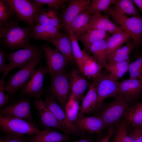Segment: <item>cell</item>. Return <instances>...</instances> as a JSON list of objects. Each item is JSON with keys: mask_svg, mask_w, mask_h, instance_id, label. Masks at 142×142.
<instances>
[{"mask_svg": "<svg viewBox=\"0 0 142 142\" xmlns=\"http://www.w3.org/2000/svg\"><path fill=\"white\" fill-rule=\"evenodd\" d=\"M19 21L11 20L5 27L0 28V37L3 45L9 49H21L31 44L32 37L33 28L22 27L18 24Z\"/></svg>", "mask_w": 142, "mask_h": 142, "instance_id": "6da1fadb", "label": "cell"}, {"mask_svg": "<svg viewBox=\"0 0 142 142\" xmlns=\"http://www.w3.org/2000/svg\"><path fill=\"white\" fill-rule=\"evenodd\" d=\"M41 48L35 45L20 49L6 54V58L9 61L5 72L3 73L4 78L13 69H21L27 66L35 59L43 55Z\"/></svg>", "mask_w": 142, "mask_h": 142, "instance_id": "7a4b0ae2", "label": "cell"}, {"mask_svg": "<svg viewBox=\"0 0 142 142\" xmlns=\"http://www.w3.org/2000/svg\"><path fill=\"white\" fill-rule=\"evenodd\" d=\"M114 98L97 116L102 119L106 127L117 123L124 116L128 108L129 103L122 94L119 93Z\"/></svg>", "mask_w": 142, "mask_h": 142, "instance_id": "3957f363", "label": "cell"}, {"mask_svg": "<svg viewBox=\"0 0 142 142\" xmlns=\"http://www.w3.org/2000/svg\"><path fill=\"white\" fill-rule=\"evenodd\" d=\"M105 12L106 14L111 16L120 25V27L130 36L135 47L138 46L142 40V17H128L116 13L111 7Z\"/></svg>", "mask_w": 142, "mask_h": 142, "instance_id": "277c9868", "label": "cell"}, {"mask_svg": "<svg viewBox=\"0 0 142 142\" xmlns=\"http://www.w3.org/2000/svg\"><path fill=\"white\" fill-rule=\"evenodd\" d=\"M43 55L35 59L27 66L11 75L5 85V90L11 98L26 85L36 70L35 68L42 60Z\"/></svg>", "mask_w": 142, "mask_h": 142, "instance_id": "5b68a950", "label": "cell"}, {"mask_svg": "<svg viewBox=\"0 0 142 142\" xmlns=\"http://www.w3.org/2000/svg\"><path fill=\"white\" fill-rule=\"evenodd\" d=\"M49 87L46 89L59 103L65 111V105L71 94V89L68 76L64 70L51 78Z\"/></svg>", "mask_w": 142, "mask_h": 142, "instance_id": "8992f818", "label": "cell"}, {"mask_svg": "<svg viewBox=\"0 0 142 142\" xmlns=\"http://www.w3.org/2000/svg\"><path fill=\"white\" fill-rule=\"evenodd\" d=\"M0 126L5 133H13L32 135L42 132L33 123L25 120L0 115Z\"/></svg>", "mask_w": 142, "mask_h": 142, "instance_id": "52a82bcc", "label": "cell"}, {"mask_svg": "<svg viewBox=\"0 0 142 142\" xmlns=\"http://www.w3.org/2000/svg\"><path fill=\"white\" fill-rule=\"evenodd\" d=\"M13 9L19 21L29 27L33 28L36 16L42 6H39L33 1L29 0H6Z\"/></svg>", "mask_w": 142, "mask_h": 142, "instance_id": "ba28073f", "label": "cell"}, {"mask_svg": "<svg viewBox=\"0 0 142 142\" xmlns=\"http://www.w3.org/2000/svg\"><path fill=\"white\" fill-rule=\"evenodd\" d=\"M48 74L46 67L42 64L36 69L33 75L26 85L21 90L19 98L26 95L29 98L34 97L41 99L46 89L43 88V82L46 74Z\"/></svg>", "mask_w": 142, "mask_h": 142, "instance_id": "9c48e42d", "label": "cell"}, {"mask_svg": "<svg viewBox=\"0 0 142 142\" xmlns=\"http://www.w3.org/2000/svg\"><path fill=\"white\" fill-rule=\"evenodd\" d=\"M93 79L100 103L103 104L104 100L109 98L115 97L119 93L120 82L112 79L108 74L101 72Z\"/></svg>", "mask_w": 142, "mask_h": 142, "instance_id": "30bf717a", "label": "cell"}, {"mask_svg": "<svg viewBox=\"0 0 142 142\" xmlns=\"http://www.w3.org/2000/svg\"><path fill=\"white\" fill-rule=\"evenodd\" d=\"M0 115L21 118L35 123L32 119L31 102L28 98H19L1 108Z\"/></svg>", "mask_w": 142, "mask_h": 142, "instance_id": "8fae6325", "label": "cell"}, {"mask_svg": "<svg viewBox=\"0 0 142 142\" xmlns=\"http://www.w3.org/2000/svg\"><path fill=\"white\" fill-rule=\"evenodd\" d=\"M41 48L46 58L45 67L50 78L64 70L69 62L63 55L56 49L51 48L47 43L43 44Z\"/></svg>", "mask_w": 142, "mask_h": 142, "instance_id": "7c38bea8", "label": "cell"}, {"mask_svg": "<svg viewBox=\"0 0 142 142\" xmlns=\"http://www.w3.org/2000/svg\"><path fill=\"white\" fill-rule=\"evenodd\" d=\"M33 106L37 110L39 122L44 129L53 128L61 131L66 134H70L62 126L54 114L47 107L44 100L35 98Z\"/></svg>", "mask_w": 142, "mask_h": 142, "instance_id": "4fadbf2b", "label": "cell"}, {"mask_svg": "<svg viewBox=\"0 0 142 142\" xmlns=\"http://www.w3.org/2000/svg\"><path fill=\"white\" fill-rule=\"evenodd\" d=\"M45 103L48 108L54 114L62 126L70 134H77L81 132L68 120L65 111L50 94L43 95Z\"/></svg>", "mask_w": 142, "mask_h": 142, "instance_id": "5bb4252c", "label": "cell"}, {"mask_svg": "<svg viewBox=\"0 0 142 142\" xmlns=\"http://www.w3.org/2000/svg\"><path fill=\"white\" fill-rule=\"evenodd\" d=\"M90 0H71L60 13L61 24L60 29L65 30L71 21L91 3Z\"/></svg>", "mask_w": 142, "mask_h": 142, "instance_id": "9a60e30c", "label": "cell"}, {"mask_svg": "<svg viewBox=\"0 0 142 142\" xmlns=\"http://www.w3.org/2000/svg\"><path fill=\"white\" fill-rule=\"evenodd\" d=\"M73 124L82 132V135L85 132L100 134L106 127L104 122L99 117L85 116L79 113Z\"/></svg>", "mask_w": 142, "mask_h": 142, "instance_id": "2e32d148", "label": "cell"}, {"mask_svg": "<svg viewBox=\"0 0 142 142\" xmlns=\"http://www.w3.org/2000/svg\"><path fill=\"white\" fill-rule=\"evenodd\" d=\"M82 101L79 113L83 115L90 114L103 106L104 104L100 103L98 100L95 83L94 80Z\"/></svg>", "mask_w": 142, "mask_h": 142, "instance_id": "e0dca14e", "label": "cell"}, {"mask_svg": "<svg viewBox=\"0 0 142 142\" xmlns=\"http://www.w3.org/2000/svg\"><path fill=\"white\" fill-rule=\"evenodd\" d=\"M69 79L71 93L79 101H82L85 91L89 86L88 82L79 70L76 69L71 71Z\"/></svg>", "mask_w": 142, "mask_h": 142, "instance_id": "ac0fdd59", "label": "cell"}, {"mask_svg": "<svg viewBox=\"0 0 142 142\" xmlns=\"http://www.w3.org/2000/svg\"><path fill=\"white\" fill-rule=\"evenodd\" d=\"M91 16L87 30L100 29L112 34L124 31L112 22L107 14L103 15L99 12Z\"/></svg>", "mask_w": 142, "mask_h": 142, "instance_id": "d6986e66", "label": "cell"}, {"mask_svg": "<svg viewBox=\"0 0 142 142\" xmlns=\"http://www.w3.org/2000/svg\"><path fill=\"white\" fill-rule=\"evenodd\" d=\"M142 92V80L138 79H129L120 82L119 93L129 103L136 99Z\"/></svg>", "mask_w": 142, "mask_h": 142, "instance_id": "ffe728a7", "label": "cell"}, {"mask_svg": "<svg viewBox=\"0 0 142 142\" xmlns=\"http://www.w3.org/2000/svg\"><path fill=\"white\" fill-rule=\"evenodd\" d=\"M91 16L85 10L80 13L69 23L65 30L70 31L78 38L87 31Z\"/></svg>", "mask_w": 142, "mask_h": 142, "instance_id": "44dd1931", "label": "cell"}, {"mask_svg": "<svg viewBox=\"0 0 142 142\" xmlns=\"http://www.w3.org/2000/svg\"><path fill=\"white\" fill-rule=\"evenodd\" d=\"M31 135L28 142H63L70 138L67 134L51 129H45L42 132Z\"/></svg>", "mask_w": 142, "mask_h": 142, "instance_id": "7402d4cb", "label": "cell"}, {"mask_svg": "<svg viewBox=\"0 0 142 142\" xmlns=\"http://www.w3.org/2000/svg\"><path fill=\"white\" fill-rule=\"evenodd\" d=\"M36 24H47L55 26L60 29L61 21L58 12L42 6L35 19Z\"/></svg>", "mask_w": 142, "mask_h": 142, "instance_id": "603a6c76", "label": "cell"}, {"mask_svg": "<svg viewBox=\"0 0 142 142\" xmlns=\"http://www.w3.org/2000/svg\"><path fill=\"white\" fill-rule=\"evenodd\" d=\"M49 42L53 44L55 49L63 55L68 62H75L72 50L71 42L68 34H61Z\"/></svg>", "mask_w": 142, "mask_h": 142, "instance_id": "cb8c5ba5", "label": "cell"}, {"mask_svg": "<svg viewBox=\"0 0 142 142\" xmlns=\"http://www.w3.org/2000/svg\"><path fill=\"white\" fill-rule=\"evenodd\" d=\"M57 27L47 24H35L32 29V38L36 40H43L49 42L61 33Z\"/></svg>", "mask_w": 142, "mask_h": 142, "instance_id": "d4e9b609", "label": "cell"}, {"mask_svg": "<svg viewBox=\"0 0 142 142\" xmlns=\"http://www.w3.org/2000/svg\"><path fill=\"white\" fill-rule=\"evenodd\" d=\"M110 36L108 32L98 29L87 30L86 32L78 38L84 47V51L87 50L92 44L97 42L108 39Z\"/></svg>", "mask_w": 142, "mask_h": 142, "instance_id": "484cf974", "label": "cell"}, {"mask_svg": "<svg viewBox=\"0 0 142 142\" xmlns=\"http://www.w3.org/2000/svg\"><path fill=\"white\" fill-rule=\"evenodd\" d=\"M135 47L133 42L128 41L124 46L106 55L107 63L130 60L131 53Z\"/></svg>", "mask_w": 142, "mask_h": 142, "instance_id": "4316f807", "label": "cell"}, {"mask_svg": "<svg viewBox=\"0 0 142 142\" xmlns=\"http://www.w3.org/2000/svg\"><path fill=\"white\" fill-rule=\"evenodd\" d=\"M103 69L93 56L85 51V56L81 72L86 78L94 79L99 74Z\"/></svg>", "mask_w": 142, "mask_h": 142, "instance_id": "83f0119b", "label": "cell"}, {"mask_svg": "<svg viewBox=\"0 0 142 142\" xmlns=\"http://www.w3.org/2000/svg\"><path fill=\"white\" fill-rule=\"evenodd\" d=\"M107 39L97 42L89 47L88 51L93 55L102 68L107 65L105 52L108 47Z\"/></svg>", "mask_w": 142, "mask_h": 142, "instance_id": "f1b7e54d", "label": "cell"}, {"mask_svg": "<svg viewBox=\"0 0 142 142\" xmlns=\"http://www.w3.org/2000/svg\"><path fill=\"white\" fill-rule=\"evenodd\" d=\"M130 59L127 60L115 62L108 63L105 68L110 77L118 81L122 78L124 75L128 71Z\"/></svg>", "mask_w": 142, "mask_h": 142, "instance_id": "f546056e", "label": "cell"}, {"mask_svg": "<svg viewBox=\"0 0 142 142\" xmlns=\"http://www.w3.org/2000/svg\"><path fill=\"white\" fill-rule=\"evenodd\" d=\"M130 37V36L125 31L112 34L107 39L108 47L105 52V56L122 47Z\"/></svg>", "mask_w": 142, "mask_h": 142, "instance_id": "4dcf8cb0", "label": "cell"}, {"mask_svg": "<svg viewBox=\"0 0 142 142\" xmlns=\"http://www.w3.org/2000/svg\"><path fill=\"white\" fill-rule=\"evenodd\" d=\"M68 32L71 42L72 54L78 69L81 72L85 56V51L81 50L78 44V38L70 31Z\"/></svg>", "mask_w": 142, "mask_h": 142, "instance_id": "1f68e13d", "label": "cell"}, {"mask_svg": "<svg viewBox=\"0 0 142 142\" xmlns=\"http://www.w3.org/2000/svg\"><path fill=\"white\" fill-rule=\"evenodd\" d=\"M134 3L130 0H117L112 8L116 13L123 15L141 17L135 8Z\"/></svg>", "mask_w": 142, "mask_h": 142, "instance_id": "d6a6232c", "label": "cell"}, {"mask_svg": "<svg viewBox=\"0 0 142 142\" xmlns=\"http://www.w3.org/2000/svg\"><path fill=\"white\" fill-rule=\"evenodd\" d=\"M80 101L71 93L65 108V111L69 121L72 123L76 120L79 113Z\"/></svg>", "mask_w": 142, "mask_h": 142, "instance_id": "836d02e7", "label": "cell"}, {"mask_svg": "<svg viewBox=\"0 0 142 142\" xmlns=\"http://www.w3.org/2000/svg\"><path fill=\"white\" fill-rule=\"evenodd\" d=\"M124 116L132 125L135 126L142 125V102L138 103L128 109Z\"/></svg>", "mask_w": 142, "mask_h": 142, "instance_id": "e575fe53", "label": "cell"}, {"mask_svg": "<svg viewBox=\"0 0 142 142\" xmlns=\"http://www.w3.org/2000/svg\"><path fill=\"white\" fill-rule=\"evenodd\" d=\"M117 0H93L85 10L91 16L101 12H106Z\"/></svg>", "mask_w": 142, "mask_h": 142, "instance_id": "d590c367", "label": "cell"}, {"mask_svg": "<svg viewBox=\"0 0 142 142\" xmlns=\"http://www.w3.org/2000/svg\"><path fill=\"white\" fill-rule=\"evenodd\" d=\"M15 14L13 9L6 0H0V28L7 26Z\"/></svg>", "mask_w": 142, "mask_h": 142, "instance_id": "8d00e7d4", "label": "cell"}, {"mask_svg": "<svg viewBox=\"0 0 142 142\" xmlns=\"http://www.w3.org/2000/svg\"><path fill=\"white\" fill-rule=\"evenodd\" d=\"M115 137L121 142H137L133 137L127 134L126 120L123 121L118 126Z\"/></svg>", "mask_w": 142, "mask_h": 142, "instance_id": "74e56055", "label": "cell"}, {"mask_svg": "<svg viewBox=\"0 0 142 142\" xmlns=\"http://www.w3.org/2000/svg\"><path fill=\"white\" fill-rule=\"evenodd\" d=\"M33 1L39 6L47 4L48 6V8L58 12L59 9L63 8L69 0H33Z\"/></svg>", "mask_w": 142, "mask_h": 142, "instance_id": "f35d334b", "label": "cell"}, {"mask_svg": "<svg viewBox=\"0 0 142 142\" xmlns=\"http://www.w3.org/2000/svg\"><path fill=\"white\" fill-rule=\"evenodd\" d=\"M2 138L3 142H27L24 134L16 133H5Z\"/></svg>", "mask_w": 142, "mask_h": 142, "instance_id": "ab89813d", "label": "cell"}, {"mask_svg": "<svg viewBox=\"0 0 142 142\" xmlns=\"http://www.w3.org/2000/svg\"><path fill=\"white\" fill-rule=\"evenodd\" d=\"M5 85L4 78L2 77L0 79V107L1 108L7 105L10 97L9 94L5 93Z\"/></svg>", "mask_w": 142, "mask_h": 142, "instance_id": "60d3db41", "label": "cell"}, {"mask_svg": "<svg viewBox=\"0 0 142 142\" xmlns=\"http://www.w3.org/2000/svg\"><path fill=\"white\" fill-rule=\"evenodd\" d=\"M128 71L130 75L129 79H138L140 76L142 75L134 61L130 63Z\"/></svg>", "mask_w": 142, "mask_h": 142, "instance_id": "b9f144b4", "label": "cell"}, {"mask_svg": "<svg viewBox=\"0 0 142 142\" xmlns=\"http://www.w3.org/2000/svg\"><path fill=\"white\" fill-rule=\"evenodd\" d=\"M6 55L5 51L2 49H0V72L2 74L6 71L7 64L5 63Z\"/></svg>", "mask_w": 142, "mask_h": 142, "instance_id": "7bdbcfd3", "label": "cell"}, {"mask_svg": "<svg viewBox=\"0 0 142 142\" xmlns=\"http://www.w3.org/2000/svg\"><path fill=\"white\" fill-rule=\"evenodd\" d=\"M129 135L133 137L137 142H142V130L135 129Z\"/></svg>", "mask_w": 142, "mask_h": 142, "instance_id": "ee69618b", "label": "cell"}, {"mask_svg": "<svg viewBox=\"0 0 142 142\" xmlns=\"http://www.w3.org/2000/svg\"><path fill=\"white\" fill-rule=\"evenodd\" d=\"M134 62L142 74V54L139 56Z\"/></svg>", "mask_w": 142, "mask_h": 142, "instance_id": "f6af8a7d", "label": "cell"}, {"mask_svg": "<svg viewBox=\"0 0 142 142\" xmlns=\"http://www.w3.org/2000/svg\"><path fill=\"white\" fill-rule=\"evenodd\" d=\"M114 129L112 128H111L108 134L102 139L100 142H108L110 138L114 133Z\"/></svg>", "mask_w": 142, "mask_h": 142, "instance_id": "bcb514c9", "label": "cell"}, {"mask_svg": "<svg viewBox=\"0 0 142 142\" xmlns=\"http://www.w3.org/2000/svg\"><path fill=\"white\" fill-rule=\"evenodd\" d=\"M132 1L138 6L142 12V0H133Z\"/></svg>", "mask_w": 142, "mask_h": 142, "instance_id": "7dc6e473", "label": "cell"}, {"mask_svg": "<svg viewBox=\"0 0 142 142\" xmlns=\"http://www.w3.org/2000/svg\"><path fill=\"white\" fill-rule=\"evenodd\" d=\"M73 142H92L89 138H83L80 140L74 141Z\"/></svg>", "mask_w": 142, "mask_h": 142, "instance_id": "c3c4849f", "label": "cell"}, {"mask_svg": "<svg viewBox=\"0 0 142 142\" xmlns=\"http://www.w3.org/2000/svg\"><path fill=\"white\" fill-rule=\"evenodd\" d=\"M113 142H121L117 138L115 137V139Z\"/></svg>", "mask_w": 142, "mask_h": 142, "instance_id": "681fc988", "label": "cell"}, {"mask_svg": "<svg viewBox=\"0 0 142 142\" xmlns=\"http://www.w3.org/2000/svg\"><path fill=\"white\" fill-rule=\"evenodd\" d=\"M138 79L142 80V75H141L138 78Z\"/></svg>", "mask_w": 142, "mask_h": 142, "instance_id": "f907efd6", "label": "cell"}, {"mask_svg": "<svg viewBox=\"0 0 142 142\" xmlns=\"http://www.w3.org/2000/svg\"><path fill=\"white\" fill-rule=\"evenodd\" d=\"M0 142H3L1 138L0 139Z\"/></svg>", "mask_w": 142, "mask_h": 142, "instance_id": "816d5d0a", "label": "cell"}]
</instances>
